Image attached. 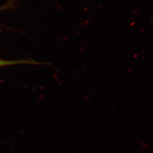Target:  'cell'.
I'll list each match as a JSON object with an SVG mask.
<instances>
[{
	"label": "cell",
	"mask_w": 153,
	"mask_h": 153,
	"mask_svg": "<svg viewBox=\"0 0 153 153\" xmlns=\"http://www.w3.org/2000/svg\"><path fill=\"white\" fill-rule=\"evenodd\" d=\"M25 64H36V62L31 60H0V67L7 66L15 65Z\"/></svg>",
	"instance_id": "obj_1"
}]
</instances>
